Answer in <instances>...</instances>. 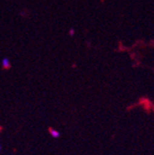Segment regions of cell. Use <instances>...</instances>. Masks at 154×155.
<instances>
[{"mask_svg":"<svg viewBox=\"0 0 154 155\" xmlns=\"http://www.w3.org/2000/svg\"><path fill=\"white\" fill-rule=\"evenodd\" d=\"M2 66L5 69H9L11 67V63H10V60L8 58H4L2 60Z\"/></svg>","mask_w":154,"mask_h":155,"instance_id":"obj_1","label":"cell"},{"mask_svg":"<svg viewBox=\"0 0 154 155\" xmlns=\"http://www.w3.org/2000/svg\"><path fill=\"white\" fill-rule=\"evenodd\" d=\"M49 134L53 138H59L60 135H61L59 131L57 130H55V129H49Z\"/></svg>","mask_w":154,"mask_h":155,"instance_id":"obj_2","label":"cell"},{"mask_svg":"<svg viewBox=\"0 0 154 155\" xmlns=\"http://www.w3.org/2000/svg\"><path fill=\"white\" fill-rule=\"evenodd\" d=\"M75 30L74 29H70V31H69V34H70V35H74L75 34Z\"/></svg>","mask_w":154,"mask_h":155,"instance_id":"obj_3","label":"cell"},{"mask_svg":"<svg viewBox=\"0 0 154 155\" xmlns=\"http://www.w3.org/2000/svg\"><path fill=\"white\" fill-rule=\"evenodd\" d=\"M0 150H1V147H0Z\"/></svg>","mask_w":154,"mask_h":155,"instance_id":"obj_4","label":"cell"}]
</instances>
